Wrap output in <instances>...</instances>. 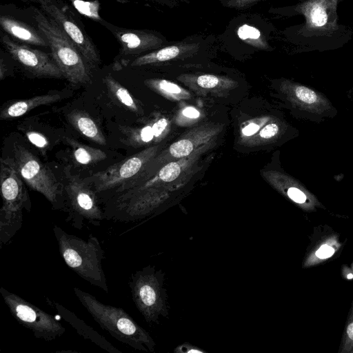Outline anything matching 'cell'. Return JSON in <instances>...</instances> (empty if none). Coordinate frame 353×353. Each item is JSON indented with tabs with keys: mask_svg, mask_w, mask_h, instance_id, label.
<instances>
[{
	"mask_svg": "<svg viewBox=\"0 0 353 353\" xmlns=\"http://www.w3.org/2000/svg\"><path fill=\"white\" fill-rule=\"evenodd\" d=\"M344 0H298L289 12L304 21L292 33L298 53L336 50L353 37V29L339 23L338 7Z\"/></svg>",
	"mask_w": 353,
	"mask_h": 353,
	"instance_id": "6da1fadb",
	"label": "cell"
},
{
	"mask_svg": "<svg viewBox=\"0 0 353 353\" xmlns=\"http://www.w3.org/2000/svg\"><path fill=\"white\" fill-rule=\"evenodd\" d=\"M73 291L92 319L113 338L136 350L154 351L156 343L151 335L123 308L101 303L77 287Z\"/></svg>",
	"mask_w": 353,
	"mask_h": 353,
	"instance_id": "7a4b0ae2",
	"label": "cell"
},
{
	"mask_svg": "<svg viewBox=\"0 0 353 353\" xmlns=\"http://www.w3.org/2000/svg\"><path fill=\"white\" fill-rule=\"evenodd\" d=\"M53 233L61 256L66 265L81 278L108 292L102 261L105 252L99 239L90 234L87 240L65 232L54 225Z\"/></svg>",
	"mask_w": 353,
	"mask_h": 353,
	"instance_id": "3957f363",
	"label": "cell"
},
{
	"mask_svg": "<svg viewBox=\"0 0 353 353\" xmlns=\"http://www.w3.org/2000/svg\"><path fill=\"white\" fill-rule=\"evenodd\" d=\"M2 206L0 209V248L20 230L23 210L30 211L31 203L22 178L12 158H1L0 167Z\"/></svg>",
	"mask_w": 353,
	"mask_h": 353,
	"instance_id": "277c9868",
	"label": "cell"
},
{
	"mask_svg": "<svg viewBox=\"0 0 353 353\" xmlns=\"http://www.w3.org/2000/svg\"><path fill=\"white\" fill-rule=\"evenodd\" d=\"M37 28L46 37L51 54L63 76L72 84L90 82V67L80 50L52 18L35 10Z\"/></svg>",
	"mask_w": 353,
	"mask_h": 353,
	"instance_id": "5b68a950",
	"label": "cell"
},
{
	"mask_svg": "<svg viewBox=\"0 0 353 353\" xmlns=\"http://www.w3.org/2000/svg\"><path fill=\"white\" fill-rule=\"evenodd\" d=\"M132 299L148 323H157L168 314L164 274L148 265L131 274L128 281Z\"/></svg>",
	"mask_w": 353,
	"mask_h": 353,
	"instance_id": "8992f818",
	"label": "cell"
},
{
	"mask_svg": "<svg viewBox=\"0 0 353 353\" xmlns=\"http://www.w3.org/2000/svg\"><path fill=\"white\" fill-rule=\"evenodd\" d=\"M11 158L22 179L31 189L42 194L54 209L65 210L63 185L48 167L18 143L13 145Z\"/></svg>",
	"mask_w": 353,
	"mask_h": 353,
	"instance_id": "52a82bcc",
	"label": "cell"
},
{
	"mask_svg": "<svg viewBox=\"0 0 353 353\" xmlns=\"http://www.w3.org/2000/svg\"><path fill=\"white\" fill-rule=\"evenodd\" d=\"M65 174L63 185L65 211L68 213L67 221L75 228L81 230L83 221L98 226L105 219L97 201V193L84 179L70 172Z\"/></svg>",
	"mask_w": 353,
	"mask_h": 353,
	"instance_id": "ba28073f",
	"label": "cell"
},
{
	"mask_svg": "<svg viewBox=\"0 0 353 353\" xmlns=\"http://www.w3.org/2000/svg\"><path fill=\"white\" fill-rule=\"evenodd\" d=\"M282 90L293 114L300 119L321 123L338 114L328 97L310 85L285 80Z\"/></svg>",
	"mask_w": 353,
	"mask_h": 353,
	"instance_id": "9c48e42d",
	"label": "cell"
},
{
	"mask_svg": "<svg viewBox=\"0 0 353 353\" xmlns=\"http://www.w3.org/2000/svg\"><path fill=\"white\" fill-rule=\"evenodd\" d=\"M0 293L11 315L37 339L52 341L65 333V328L50 314L3 287Z\"/></svg>",
	"mask_w": 353,
	"mask_h": 353,
	"instance_id": "30bf717a",
	"label": "cell"
},
{
	"mask_svg": "<svg viewBox=\"0 0 353 353\" xmlns=\"http://www.w3.org/2000/svg\"><path fill=\"white\" fill-rule=\"evenodd\" d=\"M41 8L60 26L81 52L90 68L100 63L98 51L81 24L60 0H38Z\"/></svg>",
	"mask_w": 353,
	"mask_h": 353,
	"instance_id": "8fae6325",
	"label": "cell"
},
{
	"mask_svg": "<svg viewBox=\"0 0 353 353\" xmlns=\"http://www.w3.org/2000/svg\"><path fill=\"white\" fill-rule=\"evenodd\" d=\"M151 156L150 150L141 152L83 179L97 194L115 190L140 174Z\"/></svg>",
	"mask_w": 353,
	"mask_h": 353,
	"instance_id": "7c38bea8",
	"label": "cell"
},
{
	"mask_svg": "<svg viewBox=\"0 0 353 353\" xmlns=\"http://www.w3.org/2000/svg\"><path fill=\"white\" fill-rule=\"evenodd\" d=\"M1 41L11 57L34 76L58 79L64 77L52 54L15 42L6 34L1 35Z\"/></svg>",
	"mask_w": 353,
	"mask_h": 353,
	"instance_id": "4fadbf2b",
	"label": "cell"
},
{
	"mask_svg": "<svg viewBox=\"0 0 353 353\" xmlns=\"http://www.w3.org/2000/svg\"><path fill=\"white\" fill-rule=\"evenodd\" d=\"M47 300L48 304L57 311L59 316L72 327L81 337L90 341L109 353H122L121 350L115 347L105 337L86 324L74 312L56 301Z\"/></svg>",
	"mask_w": 353,
	"mask_h": 353,
	"instance_id": "5bb4252c",
	"label": "cell"
},
{
	"mask_svg": "<svg viewBox=\"0 0 353 353\" xmlns=\"http://www.w3.org/2000/svg\"><path fill=\"white\" fill-rule=\"evenodd\" d=\"M121 53L129 55L158 48L163 41L155 34L141 30H122L116 32Z\"/></svg>",
	"mask_w": 353,
	"mask_h": 353,
	"instance_id": "9a60e30c",
	"label": "cell"
},
{
	"mask_svg": "<svg viewBox=\"0 0 353 353\" xmlns=\"http://www.w3.org/2000/svg\"><path fill=\"white\" fill-rule=\"evenodd\" d=\"M0 24L7 33L26 44L49 47L46 37L38 28L5 15L1 16Z\"/></svg>",
	"mask_w": 353,
	"mask_h": 353,
	"instance_id": "2e32d148",
	"label": "cell"
},
{
	"mask_svg": "<svg viewBox=\"0 0 353 353\" xmlns=\"http://www.w3.org/2000/svg\"><path fill=\"white\" fill-rule=\"evenodd\" d=\"M62 97L63 96L60 93H48L12 101L1 110L0 118L1 119H8L19 117L40 105L55 103Z\"/></svg>",
	"mask_w": 353,
	"mask_h": 353,
	"instance_id": "e0dca14e",
	"label": "cell"
},
{
	"mask_svg": "<svg viewBox=\"0 0 353 353\" xmlns=\"http://www.w3.org/2000/svg\"><path fill=\"white\" fill-rule=\"evenodd\" d=\"M195 43H180L168 46L157 51L136 58L131 63L132 66H141L147 64L163 62L171 60L179 57L186 52L197 48Z\"/></svg>",
	"mask_w": 353,
	"mask_h": 353,
	"instance_id": "ac0fdd59",
	"label": "cell"
},
{
	"mask_svg": "<svg viewBox=\"0 0 353 353\" xmlns=\"http://www.w3.org/2000/svg\"><path fill=\"white\" fill-rule=\"evenodd\" d=\"M68 117L72 125L82 135L99 145L106 144V140L100 128L86 113L76 110L70 112Z\"/></svg>",
	"mask_w": 353,
	"mask_h": 353,
	"instance_id": "d6986e66",
	"label": "cell"
},
{
	"mask_svg": "<svg viewBox=\"0 0 353 353\" xmlns=\"http://www.w3.org/2000/svg\"><path fill=\"white\" fill-rule=\"evenodd\" d=\"M67 140L72 146L74 161L81 165L92 164L106 158V154L101 150L80 144L73 139H67Z\"/></svg>",
	"mask_w": 353,
	"mask_h": 353,
	"instance_id": "ffe728a7",
	"label": "cell"
},
{
	"mask_svg": "<svg viewBox=\"0 0 353 353\" xmlns=\"http://www.w3.org/2000/svg\"><path fill=\"white\" fill-rule=\"evenodd\" d=\"M105 83L112 95L123 105L133 112L138 111V107L128 90L110 75L104 79Z\"/></svg>",
	"mask_w": 353,
	"mask_h": 353,
	"instance_id": "44dd1931",
	"label": "cell"
},
{
	"mask_svg": "<svg viewBox=\"0 0 353 353\" xmlns=\"http://www.w3.org/2000/svg\"><path fill=\"white\" fill-rule=\"evenodd\" d=\"M237 34L241 40L256 48L267 50L270 47L260 30L254 26L243 24L238 28Z\"/></svg>",
	"mask_w": 353,
	"mask_h": 353,
	"instance_id": "7402d4cb",
	"label": "cell"
},
{
	"mask_svg": "<svg viewBox=\"0 0 353 353\" xmlns=\"http://www.w3.org/2000/svg\"><path fill=\"white\" fill-rule=\"evenodd\" d=\"M169 150L174 157H184L192 152L193 150V145L189 140L183 139L172 144Z\"/></svg>",
	"mask_w": 353,
	"mask_h": 353,
	"instance_id": "603a6c76",
	"label": "cell"
},
{
	"mask_svg": "<svg viewBox=\"0 0 353 353\" xmlns=\"http://www.w3.org/2000/svg\"><path fill=\"white\" fill-rule=\"evenodd\" d=\"M181 173V166L176 162H171L163 166L159 172L158 176L164 182L175 180Z\"/></svg>",
	"mask_w": 353,
	"mask_h": 353,
	"instance_id": "cb8c5ba5",
	"label": "cell"
},
{
	"mask_svg": "<svg viewBox=\"0 0 353 353\" xmlns=\"http://www.w3.org/2000/svg\"><path fill=\"white\" fill-rule=\"evenodd\" d=\"M28 141L39 149L45 150L49 145L48 140L41 133L35 131L26 132Z\"/></svg>",
	"mask_w": 353,
	"mask_h": 353,
	"instance_id": "d4e9b609",
	"label": "cell"
},
{
	"mask_svg": "<svg viewBox=\"0 0 353 353\" xmlns=\"http://www.w3.org/2000/svg\"><path fill=\"white\" fill-rule=\"evenodd\" d=\"M196 82L198 85L203 88H212L216 87L219 83V79L218 77L210 74H203L199 76Z\"/></svg>",
	"mask_w": 353,
	"mask_h": 353,
	"instance_id": "484cf974",
	"label": "cell"
},
{
	"mask_svg": "<svg viewBox=\"0 0 353 353\" xmlns=\"http://www.w3.org/2000/svg\"><path fill=\"white\" fill-rule=\"evenodd\" d=\"M281 128L275 123H271L265 125L261 131L260 136L264 139H270L280 133Z\"/></svg>",
	"mask_w": 353,
	"mask_h": 353,
	"instance_id": "4316f807",
	"label": "cell"
},
{
	"mask_svg": "<svg viewBox=\"0 0 353 353\" xmlns=\"http://www.w3.org/2000/svg\"><path fill=\"white\" fill-rule=\"evenodd\" d=\"M154 85L168 93L179 94L181 92V89L177 85L166 80H161L158 83L155 82Z\"/></svg>",
	"mask_w": 353,
	"mask_h": 353,
	"instance_id": "83f0119b",
	"label": "cell"
},
{
	"mask_svg": "<svg viewBox=\"0 0 353 353\" xmlns=\"http://www.w3.org/2000/svg\"><path fill=\"white\" fill-rule=\"evenodd\" d=\"M261 0H227L225 6L229 8H243L248 7Z\"/></svg>",
	"mask_w": 353,
	"mask_h": 353,
	"instance_id": "f1b7e54d",
	"label": "cell"
},
{
	"mask_svg": "<svg viewBox=\"0 0 353 353\" xmlns=\"http://www.w3.org/2000/svg\"><path fill=\"white\" fill-rule=\"evenodd\" d=\"M334 253V248L327 244H324L316 252L315 255L321 259H324L330 257Z\"/></svg>",
	"mask_w": 353,
	"mask_h": 353,
	"instance_id": "f546056e",
	"label": "cell"
},
{
	"mask_svg": "<svg viewBox=\"0 0 353 353\" xmlns=\"http://www.w3.org/2000/svg\"><path fill=\"white\" fill-rule=\"evenodd\" d=\"M168 125V121L165 119L162 118L154 122L152 125V129L155 137H159L161 135Z\"/></svg>",
	"mask_w": 353,
	"mask_h": 353,
	"instance_id": "4dcf8cb0",
	"label": "cell"
},
{
	"mask_svg": "<svg viewBox=\"0 0 353 353\" xmlns=\"http://www.w3.org/2000/svg\"><path fill=\"white\" fill-rule=\"evenodd\" d=\"M259 129V126L255 123H251L244 128L242 130L243 133L246 136L252 135Z\"/></svg>",
	"mask_w": 353,
	"mask_h": 353,
	"instance_id": "1f68e13d",
	"label": "cell"
},
{
	"mask_svg": "<svg viewBox=\"0 0 353 353\" xmlns=\"http://www.w3.org/2000/svg\"><path fill=\"white\" fill-rule=\"evenodd\" d=\"M183 114L184 116H185L187 117L194 118V119L199 117L200 115L199 112L196 109L191 108V107H188V108H185L183 111Z\"/></svg>",
	"mask_w": 353,
	"mask_h": 353,
	"instance_id": "d6a6232c",
	"label": "cell"
},
{
	"mask_svg": "<svg viewBox=\"0 0 353 353\" xmlns=\"http://www.w3.org/2000/svg\"><path fill=\"white\" fill-rule=\"evenodd\" d=\"M346 332L348 337V342H353V322L348 325Z\"/></svg>",
	"mask_w": 353,
	"mask_h": 353,
	"instance_id": "836d02e7",
	"label": "cell"
},
{
	"mask_svg": "<svg viewBox=\"0 0 353 353\" xmlns=\"http://www.w3.org/2000/svg\"><path fill=\"white\" fill-rule=\"evenodd\" d=\"M7 68L6 64L3 63V59L1 60L0 63V79L2 80L6 76Z\"/></svg>",
	"mask_w": 353,
	"mask_h": 353,
	"instance_id": "e575fe53",
	"label": "cell"
},
{
	"mask_svg": "<svg viewBox=\"0 0 353 353\" xmlns=\"http://www.w3.org/2000/svg\"><path fill=\"white\" fill-rule=\"evenodd\" d=\"M348 95H349V97H353V88L349 90Z\"/></svg>",
	"mask_w": 353,
	"mask_h": 353,
	"instance_id": "d590c367",
	"label": "cell"
},
{
	"mask_svg": "<svg viewBox=\"0 0 353 353\" xmlns=\"http://www.w3.org/2000/svg\"><path fill=\"white\" fill-rule=\"evenodd\" d=\"M347 278L348 279H352V278H353V274H349L347 276Z\"/></svg>",
	"mask_w": 353,
	"mask_h": 353,
	"instance_id": "8d00e7d4",
	"label": "cell"
}]
</instances>
